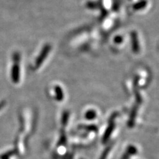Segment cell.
Masks as SVG:
<instances>
[{
    "label": "cell",
    "instance_id": "1",
    "mask_svg": "<svg viewBox=\"0 0 159 159\" xmlns=\"http://www.w3.org/2000/svg\"><path fill=\"white\" fill-rule=\"evenodd\" d=\"M13 152V151H11V152H7L6 154H5V155H2L1 157L2 159H8L9 157H11L13 155V154H12Z\"/></svg>",
    "mask_w": 159,
    "mask_h": 159
},
{
    "label": "cell",
    "instance_id": "2",
    "mask_svg": "<svg viewBox=\"0 0 159 159\" xmlns=\"http://www.w3.org/2000/svg\"><path fill=\"white\" fill-rule=\"evenodd\" d=\"M5 104H6V102H2L1 103H0V109H1L5 106Z\"/></svg>",
    "mask_w": 159,
    "mask_h": 159
}]
</instances>
